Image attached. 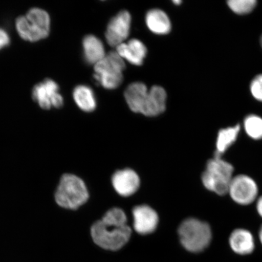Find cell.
I'll list each match as a JSON object with an SVG mask.
<instances>
[{"label": "cell", "instance_id": "cell-16", "mask_svg": "<svg viewBox=\"0 0 262 262\" xmlns=\"http://www.w3.org/2000/svg\"><path fill=\"white\" fill-rule=\"evenodd\" d=\"M146 23L149 30L156 34L166 35L171 31V21L168 15L162 10H150L147 13Z\"/></svg>", "mask_w": 262, "mask_h": 262}, {"label": "cell", "instance_id": "cell-26", "mask_svg": "<svg viewBox=\"0 0 262 262\" xmlns=\"http://www.w3.org/2000/svg\"><path fill=\"white\" fill-rule=\"evenodd\" d=\"M173 3L177 5H179L180 4V3H182L181 1H178V0H176V1H173Z\"/></svg>", "mask_w": 262, "mask_h": 262}, {"label": "cell", "instance_id": "cell-21", "mask_svg": "<svg viewBox=\"0 0 262 262\" xmlns=\"http://www.w3.org/2000/svg\"><path fill=\"white\" fill-rule=\"evenodd\" d=\"M255 0H231L228 2V5L236 14H246L250 13L256 6Z\"/></svg>", "mask_w": 262, "mask_h": 262}, {"label": "cell", "instance_id": "cell-6", "mask_svg": "<svg viewBox=\"0 0 262 262\" xmlns=\"http://www.w3.org/2000/svg\"><path fill=\"white\" fill-rule=\"evenodd\" d=\"M126 65L117 52L112 51L94 65V78L107 90L116 89L122 84Z\"/></svg>", "mask_w": 262, "mask_h": 262}, {"label": "cell", "instance_id": "cell-9", "mask_svg": "<svg viewBox=\"0 0 262 262\" xmlns=\"http://www.w3.org/2000/svg\"><path fill=\"white\" fill-rule=\"evenodd\" d=\"M131 16L126 11H121L107 25L105 37L111 47L117 48L123 43L130 33Z\"/></svg>", "mask_w": 262, "mask_h": 262}, {"label": "cell", "instance_id": "cell-20", "mask_svg": "<svg viewBox=\"0 0 262 262\" xmlns=\"http://www.w3.org/2000/svg\"><path fill=\"white\" fill-rule=\"evenodd\" d=\"M245 129L248 135L255 140L262 139V119L251 116L245 120Z\"/></svg>", "mask_w": 262, "mask_h": 262}, {"label": "cell", "instance_id": "cell-2", "mask_svg": "<svg viewBox=\"0 0 262 262\" xmlns=\"http://www.w3.org/2000/svg\"><path fill=\"white\" fill-rule=\"evenodd\" d=\"M50 17L47 12L39 8H33L25 16L16 19V30L26 41H37L47 38L50 31Z\"/></svg>", "mask_w": 262, "mask_h": 262}, {"label": "cell", "instance_id": "cell-7", "mask_svg": "<svg viewBox=\"0 0 262 262\" xmlns=\"http://www.w3.org/2000/svg\"><path fill=\"white\" fill-rule=\"evenodd\" d=\"M32 97L43 110L60 108L63 105V98L59 93L58 85L51 79L36 85L32 91Z\"/></svg>", "mask_w": 262, "mask_h": 262}, {"label": "cell", "instance_id": "cell-1", "mask_svg": "<svg viewBox=\"0 0 262 262\" xmlns=\"http://www.w3.org/2000/svg\"><path fill=\"white\" fill-rule=\"evenodd\" d=\"M91 235L98 246L106 250L117 251L129 241L131 229L127 225L125 213L120 208L108 211L91 228Z\"/></svg>", "mask_w": 262, "mask_h": 262}, {"label": "cell", "instance_id": "cell-24", "mask_svg": "<svg viewBox=\"0 0 262 262\" xmlns=\"http://www.w3.org/2000/svg\"><path fill=\"white\" fill-rule=\"evenodd\" d=\"M257 209L258 214H259L262 217V196L258 200Z\"/></svg>", "mask_w": 262, "mask_h": 262}, {"label": "cell", "instance_id": "cell-17", "mask_svg": "<svg viewBox=\"0 0 262 262\" xmlns=\"http://www.w3.org/2000/svg\"><path fill=\"white\" fill-rule=\"evenodd\" d=\"M229 244L232 250L238 254H250L254 248L253 235L245 229H236L229 237Z\"/></svg>", "mask_w": 262, "mask_h": 262}, {"label": "cell", "instance_id": "cell-22", "mask_svg": "<svg viewBox=\"0 0 262 262\" xmlns=\"http://www.w3.org/2000/svg\"><path fill=\"white\" fill-rule=\"evenodd\" d=\"M251 91L254 98L262 101V75H258L252 81Z\"/></svg>", "mask_w": 262, "mask_h": 262}, {"label": "cell", "instance_id": "cell-4", "mask_svg": "<svg viewBox=\"0 0 262 262\" xmlns=\"http://www.w3.org/2000/svg\"><path fill=\"white\" fill-rule=\"evenodd\" d=\"M180 242L186 250L199 253L210 244L212 233L210 227L206 223L196 219H186L179 228Z\"/></svg>", "mask_w": 262, "mask_h": 262}, {"label": "cell", "instance_id": "cell-14", "mask_svg": "<svg viewBox=\"0 0 262 262\" xmlns=\"http://www.w3.org/2000/svg\"><path fill=\"white\" fill-rule=\"evenodd\" d=\"M148 91L146 85L140 82L130 84L126 88L124 98L127 105L134 113H142Z\"/></svg>", "mask_w": 262, "mask_h": 262}, {"label": "cell", "instance_id": "cell-3", "mask_svg": "<svg viewBox=\"0 0 262 262\" xmlns=\"http://www.w3.org/2000/svg\"><path fill=\"white\" fill-rule=\"evenodd\" d=\"M55 198L61 207L76 209L87 202L89 194L80 178L73 174H64L59 183Z\"/></svg>", "mask_w": 262, "mask_h": 262}, {"label": "cell", "instance_id": "cell-10", "mask_svg": "<svg viewBox=\"0 0 262 262\" xmlns=\"http://www.w3.org/2000/svg\"><path fill=\"white\" fill-rule=\"evenodd\" d=\"M134 228L140 234L152 233L156 230L159 222L157 212L149 206H136L133 211Z\"/></svg>", "mask_w": 262, "mask_h": 262}, {"label": "cell", "instance_id": "cell-19", "mask_svg": "<svg viewBox=\"0 0 262 262\" xmlns=\"http://www.w3.org/2000/svg\"><path fill=\"white\" fill-rule=\"evenodd\" d=\"M240 130V126L229 127L222 129L219 133L217 143H216V151L214 157H219L236 140L238 133Z\"/></svg>", "mask_w": 262, "mask_h": 262}, {"label": "cell", "instance_id": "cell-27", "mask_svg": "<svg viewBox=\"0 0 262 262\" xmlns=\"http://www.w3.org/2000/svg\"><path fill=\"white\" fill-rule=\"evenodd\" d=\"M260 42H261V45L262 47V36H261V40H260Z\"/></svg>", "mask_w": 262, "mask_h": 262}, {"label": "cell", "instance_id": "cell-12", "mask_svg": "<svg viewBox=\"0 0 262 262\" xmlns=\"http://www.w3.org/2000/svg\"><path fill=\"white\" fill-rule=\"evenodd\" d=\"M167 95L161 86H154L148 91L142 113L147 117H155L166 110Z\"/></svg>", "mask_w": 262, "mask_h": 262}, {"label": "cell", "instance_id": "cell-15", "mask_svg": "<svg viewBox=\"0 0 262 262\" xmlns=\"http://www.w3.org/2000/svg\"><path fill=\"white\" fill-rule=\"evenodd\" d=\"M83 47L84 58L88 63L96 64L106 56L103 42L96 36H86L83 39Z\"/></svg>", "mask_w": 262, "mask_h": 262}, {"label": "cell", "instance_id": "cell-23", "mask_svg": "<svg viewBox=\"0 0 262 262\" xmlns=\"http://www.w3.org/2000/svg\"><path fill=\"white\" fill-rule=\"evenodd\" d=\"M9 36L4 29L0 28V50L9 45Z\"/></svg>", "mask_w": 262, "mask_h": 262}, {"label": "cell", "instance_id": "cell-8", "mask_svg": "<svg viewBox=\"0 0 262 262\" xmlns=\"http://www.w3.org/2000/svg\"><path fill=\"white\" fill-rule=\"evenodd\" d=\"M228 193L237 204L247 205L256 199L258 188L256 183L250 177L240 175L232 179Z\"/></svg>", "mask_w": 262, "mask_h": 262}, {"label": "cell", "instance_id": "cell-5", "mask_svg": "<svg viewBox=\"0 0 262 262\" xmlns=\"http://www.w3.org/2000/svg\"><path fill=\"white\" fill-rule=\"evenodd\" d=\"M234 168L230 163L219 157L209 160L205 171L202 175V182L206 189L220 195L228 193L233 177Z\"/></svg>", "mask_w": 262, "mask_h": 262}, {"label": "cell", "instance_id": "cell-13", "mask_svg": "<svg viewBox=\"0 0 262 262\" xmlns=\"http://www.w3.org/2000/svg\"><path fill=\"white\" fill-rule=\"evenodd\" d=\"M116 52L123 60L136 66L142 65L147 54V49L143 42L137 39H132L127 43L118 46Z\"/></svg>", "mask_w": 262, "mask_h": 262}, {"label": "cell", "instance_id": "cell-25", "mask_svg": "<svg viewBox=\"0 0 262 262\" xmlns=\"http://www.w3.org/2000/svg\"><path fill=\"white\" fill-rule=\"evenodd\" d=\"M259 237H260V240L261 241V243L262 244V227L260 229V232H259Z\"/></svg>", "mask_w": 262, "mask_h": 262}, {"label": "cell", "instance_id": "cell-11", "mask_svg": "<svg viewBox=\"0 0 262 262\" xmlns=\"http://www.w3.org/2000/svg\"><path fill=\"white\" fill-rule=\"evenodd\" d=\"M112 182L118 194L124 196L133 195L140 186L139 177L130 169L121 170L115 173Z\"/></svg>", "mask_w": 262, "mask_h": 262}, {"label": "cell", "instance_id": "cell-18", "mask_svg": "<svg viewBox=\"0 0 262 262\" xmlns=\"http://www.w3.org/2000/svg\"><path fill=\"white\" fill-rule=\"evenodd\" d=\"M73 97L77 106L84 112H93L97 106L96 99L91 88L80 85L75 88Z\"/></svg>", "mask_w": 262, "mask_h": 262}]
</instances>
